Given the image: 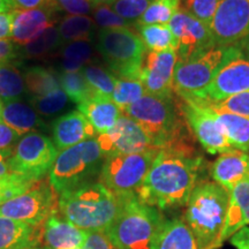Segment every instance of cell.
I'll use <instances>...</instances> for the list:
<instances>
[{"label": "cell", "mask_w": 249, "mask_h": 249, "mask_svg": "<svg viewBox=\"0 0 249 249\" xmlns=\"http://www.w3.org/2000/svg\"><path fill=\"white\" fill-rule=\"evenodd\" d=\"M201 167L202 158L192 152L160 150L136 196L160 210L187 205L197 186Z\"/></svg>", "instance_id": "obj_1"}, {"label": "cell", "mask_w": 249, "mask_h": 249, "mask_svg": "<svg viewBox=\"0 0 249 249\" xmlns=\"http://www.w3.org/2000/svg\"><path fill=\"white\" fill-rule=\"evenodd\" d=\"M123 114L136 121L145 130L157 150L194 152L186 135L185 128L188 124L172 97H156L145 93L123 110Z\"/></svg>", "instance_id": "obj_2"}, {"label": "cell", "mask_w": 249, "mask_h": 249, "mask_svg": "<svg viewBox=\"0 0 249 249\" xmlns=\"http://www.w3.org/2000/svg\"><path fill=\"white\" fill-rule=\"evenodd\" d=\"M119 198L102 182H90L60 194L58 208L62 217L86 232H105L119 214Z\"/></svg>", "instance_id": "obj_3"}, {"label": "cell", "mask_w": 249, "mask_h": 249, "mask_svg": "<svg viewBox=\"0 0 249 249\" xmlns=\"http://www.w3.org/2000/svg\"><path fill=\"white\" fill-rule=\"evenodd\" d=\"M230 193L216 182L195 187L187 203L185 223L194 234L198 249H217L223 245Z\"/></svg>", "instance_id": "obj_4"}, {"label": "cell", "mask_w": 249, "mask_h": 249, "mask_svg": "<svg viewBox=\"0 0 249 249\" xmlns=\"http://www.w3.org/2000/svg\"><path fill=\"white\" fill-rule=\"evenodd\" d=\"M165 220L160 209L133 195L124 198L119 214L105 234L116 249H154Z\"/></svg>", "instance_id": "obj_5"}, {"label": "cell", "mask_w": 249, "mask_h": 249, "mask_svg": "<svg viewBox=\"0 0 249 249\" xmlns=\"http://www.w3.org/2000/svg\"><path fill=\"white\" fill-rule=\"evenodd\" d=\"M105 157L93 138L60 151L49 172V183L58 194L91 182L101 174Z\"/></svg>", "instance_id": "obj_6"}, {"label": "cell", "mask_w": 249, "mask_h": 249, "mask_svg": "<svg viewBox=\"0 0 249 249\" xmlns=\"http://www.w3.org/2000/svg\"><path fill=\"white\" fill-rule=\"evenodd\" d=\"M96 46L110 71L119 79H140L147 48L129 28L101 29Z\"/></svg>", "instance_id": "obj_7"}, {"label": "cell", "mask_w": 249, "mask_h": 249, "mask_svg": "<svg viewBox=\"0 0 249 249\" xmlns=\"http://www.w3.org/2000/svg\"><path fill=\"white\" fill-rule=\"evenodd\" d=\"M241 57L244 53L240 46H214L197 57L178 62L173 77L174 92L180 97L196 95L209 85L224 66Z\"/></svg>", "instance_id": "obj_8"}, {"label": "cell", "mask_w": 249, "mask_h": 249, "mask_svg": "<svg viewBox=\"0 0 249 249\" xmlns=\"http://www.w3.org/2000/svg\"><path fill=\"white\" fill-rule=\"evenodd\" d=\"M160 150L105 157L101 170L103 185L119 198L136 195Z\"/></svg>", "instance_id": "obj_9"}, {"label": "cell", "mask_w": 249, "mask_h": 249, "mask_svg": "<svg viewBox=\"0 0 249 249\" xmlns=\"http://www.w3.org/2000/svg\"><path fill=\"white\" fill-rule=\"evenodd\" d=\"M59 151L53 141L43 134L28 133L18 140L9 160L12 173L39 181L50 172Z\"/></svg>", "instance_id": "obj_10"}, {"label": "cell", "mask_w": 249, "mask_h": 249, "mask_svg": "<svg viewBox=\"0 0 249 249\" xmlns=\"http://www.w3.org/2000/svg\"><path fill=\"white\" fill-rule=\"evenodd\" d=\"M180 112L195 138L208 154L222 155L232 150V145L209 105L194 97H181Z\"/></svg>", "instance_id": "obj_11"}, {"label": "cell", "mask_w": 249, "mask_h": 249, "mask_svg": "<svg viewBox=\"0 0 249 249\" xmlns=\"http://www.w3.org/2000/svg\"><path fill=\"white\" fill-rule=\"evenodd\" d=\"M54 213V191L38 181L29 191L0 205V216L18 220L30 226L44 225Z\"/></svg>", "instance_id": "obj_12"}, {"label": "cell", "mask_w": 249, "mask_h": 249, "mask_svg": "<svg viewBox=\"0 0 249 249\" xmlns=\"http://www.w3.org/2000/svg\"><path fill=\"white\" fill-rule=\"evenodd\" d=\"M167 27L176 38L178 62L197 57L216 46L210 27L185 11L174 15Z\"/></svg>", "instance_id": "obj_13"}, {"label": "cell", "mask_w": 249, "mask_h": 249, "mask_svg": "<svg viewBox=\"0 0 249 249\" xmlns=\"http://www.w3.org/2000/svg\"><path fill=\"white\" fill-rule=\"evenodd\" d=\"M214 45L230 46L249 35V0H220L210 24Z\"/></svg>", "instance_id": "obj_14"}, {"label": "cell", "mask_w": 249, "mask_h": 249, "mask_svg": "<svg viewBox=\"0 0 249 249\" xmlns=\"http://www.w3.org/2000/svg\"><path fill=\"white\" fill-rule=\"evenodd\" d=\"M96 139L104 157L157 150L145 130L136 121L124 114L108 132L99 134Z\"/></svg>", "instance_id": "obj_15"}, {"label": "cell", "mask_w": 249, "mask_h": 249, "mask_svg": "<svg viewBox=\"0 0 249 249\" xmlns=\"http://www.w3.org/2000/svg\"><path fill=\"white\" fill-rule=\"evenodd\" d=\"M178 55L174 50L148 51L140 73L145 92L156 97H172L173 77Z\"/></svg>", "instance_id": "obj_16"}, {"label": "cell", "mask_w": 249, "mask_h": 249, "mask_svg": "<svg viewBox=\"0 0 249 249\" xmlns=\"http://www.w3.org/2000/svg\"><path fill=\"white\" fill-rule=\"evenodd\" d=\"M246 90H249V59L241 57L224 66L203 90L188 97L216 103Z\"/></svg>", "instance_id": "obj_17"}, {"label": "cell", "mask_w": 249, "mask_h": 249, "mask_svg": "<svg viewBox=\"0 0 249 249\" xmlns=\"http://www.w3.org/2000/svg\"><path fill=\"white\" fill-rule=\"evenodd\" d=\"M55 8L53 6L33 9H14L12 40L24 46L42 35L53 23Z\"/></svg>", "instance_id": "obj_18"}, {"label": "cell", "mask_w": 249, "mask_h": 249, "mask_svg": "<svg viewBox=\"0 0 249 249\" xmlns=\"http://www.w3.org/2000/svg\"><path fill=\"white\" fill-rule=\"evenodd\" d=\"M95 129L80 111L62 114L52 124V138L58 151L96 138Z\"/></svg>", "instance_id": "obj_19"}, {"label": "cell", "mask_w": 249, "mask_h": 249, "mask_svg": "<svg viewBox=\"0 0 249 249\" xmlns=\"http://www.w3.org/2000/svg\"><path fill=\"white\" fill-rule=\"evenodd\" d=\"M211 176L214 182L230 193L239 182L249 178V154L236 149L224 152L213 161Z\"/></svg>", "instance_id": "obj_20"}, {"label": "cell", "mask_w": 249, "mask_h": 249, "mask_svg": "<svg viewBox=\"0 0 249 249\" xmlns=\"http://www.w3.org/2000/svg\"><path fill=\"white\" fill-rule=\"evenodd\" d=\"M88 232L52 213L44 223L43 241L46 249H75L82 248Z\"/></svg>", "instance_id": "obj_21"}, {"label": "cell", "mask_w": 249, "mask_h": 249, "mask_svg": "<svg viewBox=\"0 0 249 249\" xmlns=\"http://www.w3.org/2000/svg\"><path fill=\"white\" fill-rule=\"evenodd\" d=\"M77 111L87 118L97 135L108 132L123 116V112L112 98L97 93H92L89 98L80 103Z\"/></svg>", "instance_id": "obj_22"}, {"label": "cell", "mask_w": 249, "mask_h": 249, "mask_svg": "<svg viewBox=\"0 0 249 249\" xmlns=\"http://www.w3.org/2000/svg\"><path fill=\"white\" fill-rule=\"evenodd\" d=\"M1 121L21 136L45 129L46 124L29 102L22 99L2 102Z\"/></svg>", "instance_id": "obj_23"}, {"label": "cell", "mask_w": 249, "mask_h": 249, "mask_svg": "<svg viewBox=\"0 0 249 249\" xmlns=\"http://www.w3.org/2000/svg\"><path fill=\"white\" fill-rule=\"evenodd\" d=\"M249 225V178H246L230 192L222 242Z\"/></svg>", "instance_id": "obj_24"}, {"label": "cell", "mask_w": 249, "mask_h": 249, "mask_svg": "<svg viewBox=\"0 0 249 249\" xmlns=\"http://www.w3.org/2000/svg\"><path fill=\"white\" fill-rule=\"evenodd\" d=\"M154 249H198V246L185 220L176 217L165 220L155 240Z\"/></svg>", "instance_id": "obj_25"}, {"label": "cell", "mask_w": 249, "mask_h": 249, "mask_svg": "<svg viewBox=\"0 0 249 249\" xmlns=\"http://www.w3.org/2000/svg\"><path fill=\"white\" fill-rule=\"evenodd\" d=\"M209 107L223 128L227 140L231 143L232 148L244 152H249V118L214 110L210 105Z\"/></svg>", "instance_id": "obj_26"}, {"label": "cell", "mask_w": 249, "mask_h": 249, "mask_svg": "<svg viewBox=\"0 0 249 249\" xmlns=\"http://www.w3.org/2000/svg\"><path fill=\"white\" fill-rule=\"evenodd\" d=\"M34 241L33 226L0 216V249H27L33 247Z\"/></svg>", "instance_id": "obj_27"}, {"label": "cell", "mask_w": 249, "mask_h": 249, "mask_svg": "<svg viewBox=\"0 0 249 249\" xmlns=\"http://www.w3.org/2000/svg\"><path fill=\"white\" fill-rule=\"evenodd\" d=\"M26 90L31 97L45 96L60 89L59 75L45 67L31 66L22 71Z\"/></svg>", "instance_id": "obj_28"}, {"label": "cell", "mask_w": 249, "mask_h": 249, "mask_svg": "<svg viewBox=\"0 0 249 249\" xmlns=\"http://www.w3.org/2000/svg\"><path fill=\"white\" fill-rule=\"evenodd\" d=\"M92 46L89 40H76L66 43L61 49L62 73L82 71L92 57Z\"/></svg>", "instance_id": "obj_29"}, {"label": "cell", "mask_w": 249, "mask_h": 249, "mask_svg": "<svg viewBox=\"0 0 249 249\" xmlns=\"http://www.w3.org/2000/svg\"><path fill=\"white\" fill-rule=\"evenodd\" d=\"M95 24L89 15H67L58 26L62 43L89 40Z\"/></svg>", "instance_id": "obj_30"}, {"label": "cell", "mask_w": 249, "mask_h": 249, "mask_svg": "<svg viewBox=\"0 0 249 249\" xmlns=\"http://www.w3.org/2000/svg\"><path fill=\"white\" fill-rule=\"evenodd\" d=\"M180 11V0H152L141 18L136 21L138 27L160 24L167 26Z\"/></svg>", "instance_id": "obj_31"}, {"label": "cell", "mask_w": 249, "mask_h": 249, "mask_svg": "<svg viewBox=\"0 0 249 249\" xmlns=\"http://www.w3.org/2000/svg\"><path fill=\"white\" fill-rule=\"evenodd\" d=\"M140 37L149 51H166L174 50L177 52V42L172 31L167 26L152 24L140 26Z\"/></svg>", "instance_id": "obj_32"}, {"label": "cell", "mask_w": 249, "mask_h": 249, "mask_svg": "<svg viewBox=\"0 0 249 249\" xmlns=\"http://www.w3.org/2000/svg\"><path fill=\"white\" fill-rule=\"evenodd\" d=\"M26 91L22 71L12 64L0 66V98L2 102L22 99Z\"/></svg>", "instance_id": "obj_33"}, {"label": "cell", "mask_w": 249, "mask_h": 249, "mask_svg": "<svg viewBox=\"0 0 249 249\" xmlns=\"http://www.w3.org/2000/svg\"><path fill=\"white\" fill-rule=\"evenodd\" d=\"M145 93L147 92L140 79H117L111 98L123 112L124 108L142 98Z\"/></svg>", "instance_id": "obj_34"}, {"label": "cell", "mask_w": 249, "mask_h": 249, "mask_svg": "<svg viewBox=\"0 0 249 249\" xmlns=\"http://www.w3.org/2000/svg\"><path fill=\"white\" fill-rule=\"evenodd\" d=\"M62 43L60 34L57 26L52 24L42 35L34 39L29 44L24 45L22 54L27 58L44 57L51 51L60 46Z\"/></svg>", "instance_id": "obj_35"}, {"label": "cell", "mask_w": 249, "mask_h": 249, "mask_svg": "<svg viewBox=\"0 0 249 249\" xmlns=\"http://www.w3.org/2000/svg\"><path fill=\"white\" fill-rule=\"evenodd\" d=\"M82 74L93 93L105 96V97H112L117 82V77L113 74L95 65L86 66L82 70Z\"/></svg>", "instance_id": "obj_36"}, {"label": "cell", "mask_w": 249, "mask_h": 249, "mask_svg": "<svg viewBox=\"0 0 249 249\" xmlns=\"http://www.w3.org/2000/svg\"><path fill=\"white\" fill-rule=\"evenodd\" d=\"M71 99L61 88L45 96L30 97L29 102L39 116L53 117L60 113L68 107Z\"/></svg>", "instance_id": "obj_37"}, {"label": "cell", "mask_w": 249, "mask_h": 249, "mask_svg": "<svg viewBox=\"0 0 249 249\" xmlns=\"http://www.w3.org/2000/svg\"><path fill=\"white\" fill-rule=\"evenodd\" d=\"M59 82L61 89L71 102L77 105L92 95V90L83 76L82 71L59 74Z\"/></svg>", "instance_id": "obj_38"}, {"label": "cell", "mask_w": 249, "mask_h": 249, "mask_svg": "<svg viewBox=\"0 0 249 249\" xmlns=\"http://www.w3.org/2000/svg\"><path fill=\"white\" fill-rule=\"evenodd\" d=\"M37 182L15 173L0 177V205L29 191Z\"/></svg>", "instance_id": "obj_39"}, {"label": "cell", "mask_w": 249, "mask_h": 249, "mask_svg": "<svg viewBox=\"0 0 249 249\" xmlns=\"http://www.w3.org/2000/svg\"><path fill=\"white\" fill-rule=\"evenodd\" d=\"M220 0H183V11L210 27Z\"/></svg>", "instance_id": "obj_40"}, {"label": "cell", "mask_w": 249, "mask_h": 249, "mask_svg": "<svg viewBox=\"0 0 249 249\" xmlns=\"http://www.w3.org/2000/svg\"><path fill=\"white\" fill-rule=\"evenodd\" d=\"M207 104H209L214 110L229 112V113L236 114V116L249 118V90L230 96V97L223 99L220 102L207 103Z\"/></svg>", "instance_id": "obj_41"}, {"label": "cell", "mask_w": 249, "mask_h": 249, "mask_svg": "<svg viewBox=\"0 0 249 249\" xmlns=\"http://www.w3.org/2000/svg\"><path fill=\"white\" fill-rule=\"evenodd\" d=\"M92 18L95 23L102 29H117V28H129L130 22L118 15L108 5L95 6L92 11Z\"/></svg>", "instance_id": "obj_42"}, {"label": "cell", "mask_w": 249, "mask_h": 249, "mask_svg": "<svg viewBox=\"0 0 249 249\" xmlns=\"http://www.w3.org/2000/svg\"><path fill=\"white\" fill-rule=\"evenodd\" d=\"M152 0H116L111 5L112 9L124 20L138 21Z\"/></svg>", "instance_id": "obj_43"}, {"label": "cell", "mask_w": 249, "mask_h": 249, "mask_svg": "<svg viewBox=\"0 0 249 249\" xmlns=\"http://www.w3.org/2000/svg\"><path fill=\"white\" fill-rule=\"evenodd\" d=\"M52 6L68 15H88L95 8L92 0H52Z\"/></svg>", "instance_id": "obj_44"}, {"label": "cell", "mask_w": 249, "mask_h": 249, "mask_svg": "<svg viewBox=\"0 0 249 249\" xmlns=\"http://www.w3.org/2000/svg\"><path fill=\"white\" fill-rule=\"evenodd\" d=\"M83 249H116L105 232H88Z\"/></svg>", "instance_id": "obj_45"}, {"label": "cell", "mask_w": 249, "mask_h": 249, "mask_svg": "<svg viewBox=\"0 0 249 249\" xmlns=\"http://www.w3.org/2000/svg\"><path fill=\"white\" fill-rule=\"evenodd\" d=\"M21 135L11 127L4 123H0V150H7V149H13Z\"/></svg>", "instance_id": "obj_46"}, {"label": "cell", "mask_w": 249, "mask_h": 249, "mask_svg": "<svg viewBox=\"0 0 249 249\" xmlns=\"http://www.w3.org/2000/svg\"><path fill=\"white\" fill-rule=\"evenodd\" d=\"M20 55L17 45L12 39L0 40V66L13 64L15 59Z\"/></svg>", "instance_id": "obj_47"}, {"label": "cell", "mask_w": 249, "mask_h": 249, "mask_svg": "<svg viewBox=\"0 0 249 249\" xmlns=\"http://www.w3.org/2000/svg\"><path fill=\"white\" fill-rule=\"evenodd\" d=\"M12 9H33L52 6V0H8Z\"/></svg>", "instance_id": "obj_48"}, {"label": "cell", "mask_w": 249, "mask_h": 249, "mask_svg": "<svg viewBox=\"0 0 249 249\" xmlns=\"http://www.w3.org/2000/svg\"><path fill=\"white\" fill-rule=\"evenodd\" d=\"M13 29V11L0 13V40L9 39Z\"/></svg>", "instance_id": "obj_49"}, {"label": "cell", "mask_w": 249, "mask_h": 249, "mask_svg": "<svg viewBox=\"0 0 249 249\" xmlns=\"http://www.w3.org/2000/svg\"><path fill=\"white\" fill-rule=\"evenodd\" d=\"M231 244L236 249H249V227L239 230L231 236Z\"/></svg>", "instance_id": "obj_50"}, {"label": "cell", "mask_w": 249, "mask_h": 249, "mask_svg": "<svg viewBox=\"0 0 249 249\" xmlns=\"http://www.w3.org/2000/svg\"><path fill=\"white\" fill-rule=\"evenodd\" d=\"M13 149H7V150H0V177L7 176L12 173L9 169V160L13 155Z\"/></svg>", "instance_id": "obj_51"}, {"label": "cell", "mask_w": 249, "mask_h": 249, "mask_svg": "<svg viewBox=\"0 0 249 249\" xmlns=\"http://www.w3.org/2000/svg\"><path fill=\"white\" fill-rule=\"evenodd\" d=\"M13 11L9 5L8 0H0V13H6V12Z\"/></svg>", "instance_id": "obj_52"}, {"label": "cell", "mask_w": 249, "mask_h": 249, "mask_svg": "<svg viewBox=\"0 0 249 249\" xmlns=\"http://www.w3.org/2000/svg\"><path fill=\"white\" fill-rule=\"evenodd\" d=\"M242 42V49L245 50V52H246V54H247V57H248V59H249V35L246 37V38H244L241 40ZM241 49V50H242Z\"/></svg>", "instance_id": "obj_53"}, {"label": "cell", "mask_w": 249, "mask_h": 249, "mask_svg": "<svg viewBox=\"0 0 249 249\" xmlns=\"http://www.w3.org/2000/svg\"><path fill=\"white\" fill-rule=\"evenodd\" d=\"M116 0H92L93 5L98 6V5H108L111 6Z\"/></svg>", "instance_id": "obj_54"}, {"label": "cell", "mask_w": 249, "mask_h": 249, "mask_svg": "<svg viewBox=\"0 0 249 249\" xmlns=\"http://www.w3.org/2000/svg\"><path fill=\"white\" fill-rule=\"evenodd\" d=\"M1 111H2V99L0 98V123H2V121H1Z\"/></svg>", "instance_id": "obj_55"}, {"label": "cell", "mask_w": 249, "mask_h": 249, "mask_svg": "<svg viewBox=\"0 0 249 249\" xmlns=\"http://www.w3.org/2000/svg\"><path fill=\"white\" fill-rule=\"evenodd\" d=\"M27 249H40V248L35 247V246H33V247H29V248H27Z\"/></svg>", "instance_id": "obj_56"}, {"label": "cell", "mask_w": 249, "mask_h": 249, "mask_svg": "<svg viewBox=\"0 0 249 249\" xmlns=\"http://www.w3.org/2000/svg\"><path fill=\"white\" fill-rule=\"evenodd\" d=\"M75 249H83V248H75Z\"/></svg>", "instance_id": "obj_57"}]
</instances>
